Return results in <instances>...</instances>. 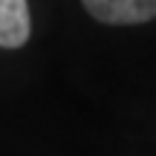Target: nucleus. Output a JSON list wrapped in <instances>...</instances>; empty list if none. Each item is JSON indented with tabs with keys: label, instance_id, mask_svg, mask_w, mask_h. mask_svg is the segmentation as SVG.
<instances>
[{
	"label": "nucleus",
	"instance_id": "f257e3e1",
	"mask_svg": "<svg viewBox=\"0 0 156 156\" xmlns=\"http://www.w3.org/2000/svg\"><path fill=\"white\" fill-rule=\"evenodd\" d=\"M81 3L95 20L116 26L145 23L156 17V0H81Z\"/></svg>",
	"mask_w": 156,
	"mask_h": 156
},
{
	"label": "nucleus",
	"instance_id": "f03ea898",
	"mask_svg": "<svg viewBox=\"0 0 156 156\" xmlns=\"http://www.w3.org/2000/svg\"><path fill=\"white\" fill-rule=\"evenodd\" d=\"M32 20H29L26 0H0V46L17 49L29 41Z\"/></svg>",
	"mask_w": 156,
	"mask_h": 156
}]
</instances>
